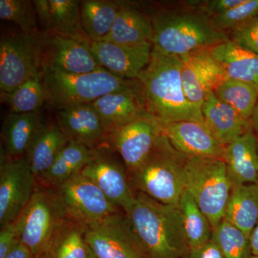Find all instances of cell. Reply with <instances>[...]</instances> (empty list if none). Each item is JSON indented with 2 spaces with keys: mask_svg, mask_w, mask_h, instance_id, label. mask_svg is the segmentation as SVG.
Segmentation results:
<instances>
[{
  "mask_svg": "<svg viewBox=\"0 0 258 258\" xmlns=\"http://www.w3.org/2000/svg\"><path fill=\"white\" fill-rule=\"evenodd\" d=\"M150 15L153 50L163 55L182 57L230 40L227 32L217 28L195 0L154 10Z\"/></svg>",
  "mask_w": 258,
  "mask_h": 258,
  "instance_id": "obj_1",
  "label": "cell"
},
{
  "mask_svg": "<svg viewBox=\"0 0 258 258\" xmlns=\"http://www.w3.org/2000/svg\"><path fill=\"white\" fill-rule=\"evenodd\" d=\"M137 81L148 113L161 125L184 120L204 123L202 110L185 96L181 79V58L152 50V57Z\"/></svg>",
  "mask_w": 258,
  "mask_h": 258,
  "instance_id": "obj_2",
  "label": "cell"
},
{
  "mask_svg": "<svg viewBox=\"0 0 258 258\" xmlns=\"http://www.w3.org/2000/svg\"><path fill=\"white\" fill-rule=\"evenodd\" d=\"M147 258H185L186 242L179 206L165 205L137 191L125 213Z\"/></svg>",
  "mask_w": 258,
  "mask_h": 258,
  "instance_id": "obj_3",
  "label": "cell"
},
{
  "mask_svg": "<svg viewBox=\"0 0 258 258\" xmlns=\"http://www.w3.org/2000/svg\"><path fill=\"white\" fill-rule=\"evenodd\" d=\"M186 159L171 146L163 132L147 160L131 172L132 188L159 203L178 206L186 191Z\"/></svg>",
  "mask_w": 258,
  "mask_h": 258,
  "instance_id": "obj_4",
  "label": "cell"
},
{
  "mask_svg": "<svg viewBox=\"0 0 258 258\" xmlns=\"http://www.w3.org/2000/svg\"><path fill=\"white\" fill-rule=\"evenodd\" d=\"M42 71L46 101L58 110L90 104L109 93L140 86L137 80L117 77L104 69L82 74Z\"/></svg>",
  "mask_w": 258,
  "mask_h": 258,
  "instance_id": "obj_5",
  "label": "cell"
},
{
  "mask_svg": "<svg viewBox=\"0 0 258 258\" xmlns=\"http://www.w3.org/2000/svg\"><path fill=\"white\" fill-rule=\"evenodd\" d=\"M184 176L186 191L215 228L225 217L232 189L225 161L214 157H187Z\"/></svg>",
  "mask_w": 258,
  "mask_h": 258,
  "instance_id": "obj_6",
  "label": "cell"
},
{
  "mask_svg": "<svg viewBox=\"0 0 258 258\" xmlns=\"http://www.w3.org/2000/svg\"><path fill=\"white\" fill-rule=\"evenodd\" d=\"M67 218L53 188L38 185L26 208L15 220L20 242L34 257L40 258Z\"/></svg>",
  "mask_w": 258,
  "mask_h": 258,
  "instance_id": "obj_7",
  "label": "cell"
},
{
  "mask_svg": "<svg viewBox=\"0 0 258 258\" xmlns=\"http://www.w3.org/2000/svg\"><path fill=\"white\" fill-rule=\"evenodd\" d=\"M42 34L2 37L0 42V89L13 93L29 79L41 74Z\"/></svg>",
  "mask_w": 258,
  "mask_h": 258,
  "instance_id": "obj_8",
  "label": "cell"
},
{
  "mask_svg": "<svg viewBox=\"0 0 258 258\" xmlns=\"http://www.w3.org/2000/svg\"><path fill=\"white\" fill-rule=\"evenodd\" d=\"M53 189L68 218L86 228L120 212L96 184L80 173Z\"/></svg>",
  "mask_w": 258,
  "mask_h": 258,
  "instance_id": "obj_9",
  "label": "cell"
},
{
  "mask_svg": "<svg viewBox=\"0 0 258 258\" xmlns=\"http://www.w3.org/2000/svg\"><path fill=\"white\" fill-rule=\"evenodd\" d=\"M85 239L96 258H147L126 215L120 212L86 228Z\"/></svg>",
  "mask_w": 258,
  "mask_h": 258,
  "instance_id": "obj_10",
  "label": "cell"
},
{
  "mask_svg": "<svg viewBox=\"0 0 258 258\" xmlns=\"http://www.w3.org/2000/svg\"><path fill=\"white\" fill-rule=\"evenodd\" d=\"M37 179L27 157L4 159L0 167V225L15 222L36 189Z\"/></svg>",
  "mask_w": 258,
  "mask_h": 258,
  "instance_id": "obj_11",
  "label": "cell"
},
{
  "mask_svg": "<svg viewBox=\"0 0 258 258\" xmlns=\"http://www.w3.org/2000/svg\"><path fill=\"white\" fill-rule=\"evenodd\" d=\"M180 58L185 96L201 109L206 98L227 79L225 69L210 48L199 49Z\"/></svg>",
  "mask_w": 258,
  "mask_h": 258,
  "instance_id": "obj_12",
  "label": "cell"
},
{
  "mask_svg": "<svg viewBox=\"0 0 258 258\" xmlns=\"http://www.w3.org/2000/svg\"><path fill=\"white\" fill-rule=\"evenodd\" d=\"M163 134L162 125L149 113L110 134L113 147L131 172L143 164Z\"/></svg>",
  "mask_w": 258,
  "mask_h": 258,
  "instance_id": "obj_13",
  "label": "cell"
},
{
  "mask_svg": "<svg viewBox=\"0 0 258 258\" xmlns=\"http://www.w3.org/2000/svg\"><path fill=\"white\" fill-rule=\"evenodd\" d=\"M91 43L52 34H42V70L71 74L103 69L93 57Z\"/></svg>",
  "mask_w": 258,
  "mask_h": 258,
  "instance_id": "obj_14",
  "label": "cell"
},
{
  "mask_svg": "<svg viewBox=\"0 0 258 258\" xmlns=\"http://www.w3.org/2000/svg\"><path fill=\"white\" fill-rule=\"evenodd\" d=\"M96 184L124 213L135 201L136 193L123 166L96 149L91 161L80 172Z\"/></svg>",
  "mask_w": 258,
  "mask_h": 258,
  "instance_id": "obj_15",
  "label": "cell"
},
{
  "mask_svg": "<svg viewBox=\"0 0 258 258\" xmlns=\"http://www.w3.org/2000/svg\"><path fill=\"white\" fill-rule=\"evenodd\" d=\"M90 49L97 62L108 72L123 79L137 80L150 61L152 44L120 45L110 41H93Z\"/></svg>",
  "mask_w": 258,
  "mask_h": 258,
  "instance_id": "obj_16",
  "label": "cell"
},
{
  "mask_svg": "<svg viewBox=\"0 0 258 258\" xmlns=\"http://www.w3.org/2000/svg\"><path fill=\"white\" fill-rule=\"evenodd\" d=\"M163 132L171 146L187 157H214L223 160L225 147L205 123L184 120L162 125Z\"/></svg>",
  "mask_w": 258,
  "mask_h": 258,
  "instance_id": "obj_17",
  "label": "cell"
},
{
  "mask_svg": "<svg viewBox=\"0 0 258 258\" xmlns=\"http://www.w3.org/2000/svg\"><path fill=\"white\" fill-rule=\"evenodd\" d=\"M91 104L98 112L109 135L116 129L149 113L141 86L109 93Z\"/></svg>",
  "mask_w": 258,
  "mask_h": 258,
  "instance_id": "obj_18",
  "label": "cell"
},
{
  "mask_svg": "<svg viewBox=\"0 0 258 258\" xmlns=\"http://www.w3.org/2000/svg\"><path fill=\"white\" fill-rule=\"evenodd\" d=\"M57 125L70 142L92 149H96L95 147L108 134L101 117L91 103L59 110Z\"/></svg>",
  "mask_w": 258,
  "mask_h": 258,
  "instance_id": "obj_19",
  "label": "cell"
},
{
  "mask_svg": "<svg viewBox=\"0 0 258 258\" xmlns=\"http://www.w3.org/2000/svg\"><path fill=\"white\" fill-rule=\"evenodd\" d=\"M223 160L232 186L258 184V139L252 127L225 146Z\"/></svg>",
  "mask_w": 258,
  "mask_h": 258,
  "instance_id": "obj_20",
  "label": "cell"
},
{
  "mask_svg": "<svg viewBox=\"0 0 258 258\" xmlns=\"http://www.w3.org/2000/svg\"><path fill=\"white\" fill-rule=\"evenodd\" d=\"M204 123L224 147L251 128L250 121L242 118L228 104L212 92L202 106Z\"/></svg>",
  "mask_w": 258,
  "mask_h": 258,
  "instance_id": "obj_21",
  "label": "cell"
},
{
  "mask_svg": "<svg viewBox=\"0 0 258 258\" xmlns=\"http://www.w3.org/2000/svg\"><path fill=\"white\" fill-rule=\"evenodd\" d=\"M153 35L151 15L129 3H120L113 28L105 41L131 46L142 45L152 44Z\"/></svg>",
  "mask_w": 258,
  "mask_h": 258,
  "instance_id": "obj_22",
  "label": "cell"
},
{
  "mask_svg": "<svg viewBox=\"0 0 258 258\" xmlns=\"http://www.w3.org/2000/svg\"><path fill=\"white\" fill-rule=\"evenodd\" d=\"M69 142L58 125L42 123L25 155L37 179L46 172Z\"/></svg>",
  "mask_w": 258,
  "mask_h": 258,
  "instance_id": "obj_23",
  "label": "cell"
},
{
  "mask_svg": "<svg viewBox=\"0 0 258 258\" xmlns=\"http://www.w3.org/2000/svg\"><path fill=\"white\" fill-rule=\"evenodd\" d=\"M39 111L10 113L4 120L2 137L7 157L17 159L26 155L29 146L42 124Z\"/></svg>",
  "mask_w": 258,
  "mask_h": 258,
  "instance_id": "obj_24",
  "label": "cell"
},
{
  "mask_svg": "<svg viewBox=\"0 0 258 258\" xmlns=\"http://www.w3.org/2000/svg\"><path fill=\"white\" fill-rule=\"evenodd\" d=\"M96 149L69 142L59 153L45 174L37 179L40 184L55 188L79 174L94 156Z\"/></svg>",
  "mask_w": 258,
  "mask_h": 258,
  "instance_id": "obj_25",
  "label": "cell"
},
{
  "mask_svg": "<svg viewBox=\"0 0 258 258\" xmlns=\"http://www.w3.org/2000/svg\"><path fill=\"white\" fill-rule=\"evenodd\" d=\"M224 219L250 237L258 222V184L232 186Z\"/></svg>",
  "mask_w": 258,
  "mask_h": 258,
  "instance_id": "obj_26",
  "label": "cell"
},
{
  "mask_svg": "<svg viewBox=\"0 0 258 258\" xmlns=\"http://www.w3.org/2000/svg\"><path fill=\"white\" fill-rule=\"evenodd\" d=\"M223 66L227 78L255 85L258 87V55L228 40L210 48Z\"/></svg>",
  "mask_w": 258,
  "mask_h": 258,
  "instance_id": "obj_27",
  "label": "cell"
},
{
  "mask_svg": "<svg viewBox=\"0 0 258 258\" xmlns=\"http://www.w3.org/2000/svg\"><path fill=\"white\" fill-rule=\"evenodd\" d=\"M119 2L86 0L81 2V24L91 42L106 40L119 11Z\"/></svg>",
  "mask_w": 258,
  "mask_h": 258,
  "instance_id": "obj_28",
  "label": "cell"
},
{
  "mask_svg": "<svg viewBox=\"0 0 258 258\" xmlns=\"http://www.w3.org/2000/svg\"><path fill=\"white\" fill-rule=\"evenodd\" d=\"M86 227L66 219L40 258H91L85 239Z\"/></svg>",
  "mask_w": 258,
  "mask_h": 258,
  "instance_id": "obj_29",
  "label": "cell"
},
{
  "mask_svg": "<svg viewBox=\"0 0 258 258\" xmlns=\"http://www.w3.org/2000/svg\"><path fill=\"white\" fill-rule=\"evenodd\" d=\"M81 3L77 0H50V34L91 43L82 28Z\"/></svg>",
  "mask_w": 258,
  "mask_h": 258,
  "instance_id": "obj_30",
  "label": "cell"
},
{
  "mask_svg": "<svg viewBox=\"0 0 258 258\" xmlns=\"http://www.w3.org/2000/svg\"><path fill=\"white\" fill-rule=\"evenodd\" d=\"M178 206L189 249L211 240L213 232L211 224L186 190L183 194Z\"/></svg>",
  "mask_w": 258,
  "mask_h": 258,
  "instance_id": "obj_31",
  "label": "cell"
},
{
  "mask_svg": "<svg viewBox=\"0 0 258 258\" xmlns=\"http://www.w3.org/2000/svg\"><path fill=\"white\" fill-rule=\"evenodd\" d=\"M214 93L242 118L250 119L258 101V87L255 85L227 78Z\"/></svg>",
  "mask_w": 258,
  "mask_h": 258,
  "instance_id": "obj_32",
  "label": "cell"
},
{
  "mask_svg": "<svg viewBox=\"0 0 258 258\" xmlns=\"http://www.w3.org/2000/svg\"><path fill=\"white\" fill-rule=\"evenodd\" d=\"M12 113H28L39 111L46 101L42 73L29 79L10 94L4 95Z\"/></svg>",
  "mask_w": 258,
  "mask_h": 258,
  "instance_id": "obj_33",
  "label": "cell"
},
{
  "mask_svg": "<svg viewBox=\"0 0 258 258\" xmlns=\"http://www.w3.org/2000/svg\"><path fill=\"white\" fill-rule=\"evenodd\" d=\"M212 240L220 247L224 258H251L250 237L223 219L213 229Z\"/></svg>",
  "mask_w": 258,
  "mask_h": 258,
  "instance_id": "obj_34",
  "label": "cell"
},
{
  "mask_svg": "<svg viewBox=\"0 0 258 258\" xmlns=\"http://www.w3.org/2000/svg\"><path fill=\"white\" fill-rule=\"evenodd\" d=\"M37 14L33 3L25 0H1L0 18L18 25L24 33L37 34Z\"/></svg>",
  "mask_w": 258,
  "mask_h": 258,
  "instance_id": "obj_35",
  "label": "cell"
},
{
  "mask_svg": "<svg viewBox=\"0 0 258 258\" xmlns=\"http://www.w3.org/2000/svg\"><path fill=\"white\" fill-rule=\"evenodd\" d=\"M258 16V0H244L243 3L224 14L212 18V22L222 31L232 29Z\"/></svg>",
  "mask_w": 258,
  "mask_h": 258,
  "instance_id": "obj_36",
  "label": "cell"
},
{
  "mask_svg": "<svg viewBox=\"0 0 258 258\" xmlns=\"http://www.w3.org/2000/svg\"><path fill=\"white\" fill-rule=\"evenodd\" d=\"M227 35L237 46L258 55V16L232 29Z\"/></svg>",
  "mask_w": 258,
  "mask_h": 258,
  "instance_id": "obj_37",
  "label": "cell"
},
{
  "mask_svg": "<svg viewBox=\"0 0 258 258\" xmlns=\"http://www.w3.org/2000/svg\"><path fill=\"white\" fill-rule=\"evenodd\" d=\"M20 242L16 221L1 227L0 232V258H5Z\"/></svg>",
  "mask_w": 258,
  "mask_h": 258,
  "instance_id": "obj_38",
  "label": "cell"
},
{
  "mask_svg": "<svg viewBox=\"0 0 258 258\" xmlns=\"http://www.w3.org/2000/svg\"><path fill=\"white\" fill-rule=\"evenodd\" d=\"M244 0H208L197 1L200 9L210 17L218 16L233 9L243 3Z\"/></svg>",
  "mask_w": 258,
  "mask_h": 258,
  "instance_id": "obj_39",
  "label": "cell"
},
{
  "mask_svg": "<svg viewBox=\"0 0 258 258\" xmlns=\"http://www.w3.org/2000/svg\"><path fill=\"white\" fill-rule=\"evenodd\" d=\"M185 258H224L220 247L212 239L198 247L190 248Z\"/></svg>",
  "mask_w": 258,
  "mask_h": 258,
  "instance_id": "obj_40",
  "label": "cell"
},
{
  "mask_svg": "<svg viewBox=\"0 0 258 258\" xmlns=\"http://www.w3.org/2000/svg\"><path fill=\"white\" fill-rule=\"evenodd\" d=\"M36 11L37 18L45 29L43 34H50L51 11L50 0H35L32 1Z\"/></svg>",
  "mask_w": 258,
  "mask_h": 258,
  "instance_id": "obj_41",
  "label": "cell"
},
{
  "mask_svg": "<svg viewBox=\"0 0 258 258\" xmlns=\"http://www.w3.org/2000/svg\"><path fill=\"white\" fill-rule=\"evenodd\" d=\"M5 258H35V257L28 247L20 242Z\"/></svg>",
  "mask_w": 258,
  "mask_h": 258,
  "instance_id": "obj_42",
  "label": "cell"
},
{
  "mask_svg": "<svg viewBox=\"0 0 258 258\" xmlns=\"http://www.w3.org/2000/svg\"><path fill=\"white\" fill-rule=\"evenodd\" d=\"M250 243L252 255L258 256V222L251 234Z\"/></svg>",
  "mask_w": 258,
  "mask_h": 258,
  "instance_id": "obj_43",
  "label": "cell"
},
{
  "mask_svg": "<svg viewBox=\"0 0 258 258\" xmlns=\"http://www.w3.org/2000/svg\"><path fill=\"white\" fill-rule=\"evenodd\" d=\"M249 121H250L251 127L258 139V101Z\"/></svg>",
  "mask_w": 258,
  "mask_h": 258,
  "instance_id": "obj_44",
  "label": "cell"
},
{
  "mask_svg": "<svg viewBox=\"0 0 258 258\" xmlns=\"http://www.w3.org/2000/svg\"><path fill=\"white\" fill-rule=\"evenodd\" d=\"M91 258H96V257H95L94 255H93V254L92 253V252H91Z\"/></svg>",
  "mask_w": 258,
  "mask_h": 258,
  "instance_id": "obj_45",
  "label": "cell"
},
{
  "mask_svg": "<svg viewBox=\"0 0 258 258\" xmlns=\"http://www.w3.org/2000/svg\"><path fill=\"white\" fill-rule=\"evenodd\" d=\"M251 258H258V256L252 255V257H251Z\"/></svg>",
  "mask_w": 258,
  "mask_h": 258,
  "instance_id": "obj_46",
  "label": "cell"
},
{
  "mask_svg": "<svg viewBox=\"0 0 258 258\" xmlns=\"http://www.w3.org/2000/svg\"><path fill=\"white\" fill-rule=\"evenodd\" d=\"M35 258H36V257H35Z\"/></svg>",
  "mask_w": 258,
  "mask_h": 258,
  "instance_id": "obj_47",
  "label": "cell"
}]
</instances>
